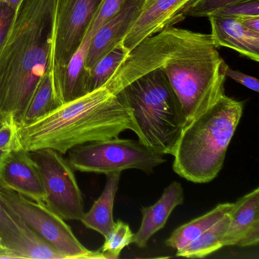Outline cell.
<instances>
[{
    "mask_svg": "<svg viewBox=\"0 0 259 259\" xmlns=\"http://www.w3.org/2000/svg\"><path fill=\"white\" fill-rule=\"evenodd\" d=\"M227 66L210 34L169 26L133 48L104 86L116 95L139 77L160 69L188 121L225 94Z\"/></svg>",
    "mask_w": 259,
    "mask_h": 259,
    "instance_id": "cell-1",
    "label": "cell"
},
{
    "mask_svg": "<svg viewBox=\"0 0 259 259\" xmlns=\"http://www.w3.org/2000/svg\"><path fill=\"white\" fill-rule=\"evenodd\" d=\"M55 0H23L0 47V106L19 121L51 67Z\"/></svg>",
    "mask_w": 259,
    "mask_h": 259,
    "instance_id": "cell-2",
    "label": "cell"
},
{
    "mask_svg": "<svg viewBox=\"0 0 259 259\" xmlns=\"http://www.w3.org/2000/svg\"><path fill=\"white\" fill-rule=\"evenodd\" d=\"M125 130L139 133L130 109L105 86L31 123L18 124L19 142L26 151L50 148L63 155L89 142L118 137Z\"/></svg>",
    "mask_w": 259,
    "mask_h": 259,
    "instance_id": "cell-3",
    "label": "cell"
},
{
    "mask_svg": "<svg viewBox=\"0 0 259 259\" xmlns=\"http://www.w3.org/2000/svg\"><path fill=\"white\" fill-rule=\"evenodd\" d=\"M243 107V102L224 94L202 113L186 121L172 154L174 172L195 183L214 180L224 166Z\"/></svg>",
    "mask_w": 259,
    "mask_h": 259,
    "instance_id": "cell-4",
    "label": "cell"
},
{
    "mask_svg": "<svg viewBox=\"0 0 259 259\" xmlns=\"http://www.w3.org/2000/svg\"><path fill=\"white\" fill-rule=\"evenodd\" d=\"M116 96L131 111L139 142L156 152L172 155L187 120L164 72L151 71Z\"/></svg>",
    "mask_w": 259,
    "mask_h": 259,
    "instance_id": "cell-5",
    "label": "cell"
},
{
    "mask_svg": "<svg viewBox=\"0 0 259 259\" xmlns=\"http://www.w3.org/2000/svg\"><path fill=\"white\" fill-rule=\"evenodd\" d=\"M67 161L74 170L107 175L125 169L152 174L166 161L164 155L147 148L139 141L118 137L95 141L68 151Z\"/></svg>",
    "mask_w": 259,
    "mask_h": 259,
    "instance_id": "cell-6",
    "label": "cell"
},
{
    "mask_svg": "<svg viewBox=\"0 0 259 259\" xmlns=\"http://www.w3.org/2000/svg\"><path fill=\"white\" fill-rule=\"evenodd\" d=\"M0 204L54 245L66 258L104 259L100 250L92 251L84 247L70 226L45 203L37 202L0 186Z\"/></svg>",
    "mask_w": 259,
    "mask_h": 259,
    "instance_id": "cell-7",
    "label": "cell"
},
{
    "mask_svg": "<svg viewBox=\"0 0 259 259\" xmlns=\"http://www.w3.org/2000/svg\"><path fill=\"white\" fill-rule=\"evenodd\" d=\"M101 1L55 0L49 71L56 97L66 65L81 45Z\"/></svg>",
    "mask_w": 259,
    "mask_h": 259,
    "instance_id": "cell-8",
    "label": "cell"
},
{
    "mask_svg": "<svg viewBox=\"0 0 259 259\" xmlns=\"http://www.w3.org/2000/svg\"><path fill=\"white\" fill-rule=\"evenodd\" d=\"M46 194L45 204L65 221H81L84 201L74 169L63 154L45 148L30 152Z\"/></svg>",
    "mask_w": 259,
    "mask_h": 259,
    "instance_id": "cell-9",
    "label": "cell"
},
{
    "mask_svg": "<svg viewBox=\"0 0 259 259\" xmlns=\"http://www.w3.org/2000/svg\"><path fill=\"white\" fill-rule=\"evenodd\" d=\"M0 186L37 202L46 201L38 169L22 145L7 152L0 169Z\"/></svg>",
    "mask_w": 259,
    "mask_h": 259,
    "instance_id": "cell-10",
    "label": "cell"
},
{
    "mask_svg": "<svg viewBox=\"0 0 259 259\" xmlns=\"http://www.w3.org/2000/svg\"><path fill=\"white\" fill-rule=\"evenodd\" d=\"M195 0H150L122 44L131 51L141 41L183 20V13Z\"/></svg>",
    "mask_w": 259,
    "mask_h": 259,
    "instance_id": "cell-11",
    "label": "cell"
},
{
    "mask_svg": "<svg viewBox=\"0 0 259 259\" xmlns=\"http://www.w3.org/2000/svg\"><path fill=\"white\" fill-rule=\"evenodd\" d=\"M145 3V0H126L119 11L92 35L85 60L88 70L122 43L140 16Z\"/></svg>",
    "mask_w": 259,
    "mask_h": 259,
    "instance_id": "cell-12",
    "label": "cell"
},
{
    "mask_svg": "<svg viewBox=\"0 0 259 259\" xmlns=\"http://www.w3.org/2000/svg\"><path fill=\"white\" fill-rule=\"evenodd\" d=\"M258 242L259 189L256 188L235 202L223 244L224 247H248Z\"/></svg>",
    "mask_w": 259,
    "mask_h": 259,
    "instance_id": "cell-13",
    "label": "cell"
},
{
    "mask_svg": "<svg viewBox=\"0 0 259 259\" xmlns=\"http://www.w3.org/2000/svg\"><path fill=\"white\" fill-rule=\"evenodd\" d=\"M212 40L217 48H230L254 62L259 61V34L243 26L237 18L210 15Z\"/></svg>",
    "mask_w": 259,
    "mask_h": 259,
    "instance_id": "cell-14",
    "label": "cell"
},
{
    "mask_svg": "<svg viewBox=\"0 0 259 259\" xmlns=\"http://www.w3.org/2000/svg\"><path fill=\"white\" fill-rule=\"evenodd\" d=\"M183 202L184 193L181 184L179 182H172L163 190L155 204L142 209V224L134 234L133 242L139 248H145L149 239L163 228L174 209Z\"/></svg>",
    "mask_w": 259,
    "mask_h": 259,
    "instance_id": "cell-15",
    "label": "cell"
},
{
    "mask_svg": "<svg viewBox=\"0 0 259 259\" xmlns=\"http://www.w3.org/2000/svg\"><path fill=\"white\" fill-rule=\"evenodd\" d=\"M90 40V36L85 34L81 45L66 65L57 92V100L60 104L69 102L91 92L89 71L85 66Z\"/></svg>",
    "mask_w": 259,
    "mask_h": 259,
    "instance_id": "cell-16",
    "label": "cell"
},
{
    "mask_svg": "<svg viewBox=\"0 0 259 259\" xmlns=\"http://www.w3.org/2000/svg\"><path fill=\"white\" fill-rule=\"evenodd\" d=\"M105 188L101 196L95 201L89 212H84L81 222L91 230L106 237L114 224L113 206L115 197L119 189L121 172L107 174Z\"/></svg>",
    "mask_w": 259,
    "mask_h": 259,
    "instance_id": "cell-17",
    "label": "cell"
},
{
    "mask_svg": "<svg viewBox=\"0 0 259 259\" xmlns=\"http://www.w3.org/2000/svg\"><path fill=\"white\" fill-rule=\"evenodd\" d=\"M234 206L235 203L219 204L205 214L180 226L166 239V245L177 250V251H180L202 234L206 230L222 219L224 215L230 212Z\"/></svg>",
    "mask_w": 259,
    "mask_h": 259,
    "instance_id": "cell-18",
    "label": "cell"
},
{
    "mask_svg": "<svg viewBox=\"0 0 259 259\" xmlns=\"http://www.w3.org/2000/svg\"><path fill=\"white\" fill-rule=\"evenodd\" d=\"M60 105L61 104L57 100L54 92L52 74L48 70L34 88L18 124L25 125L31 123Z\"/></svg>",
    "mask_w": 259,
    "mask_h": 259,
    "instance_id": "cell-19",
    "label": "cell"
},
{
    "mask_svg": "<svg viewBox=\"0 0 259 259\" xmlns=\"http://www.w3.org/2000/svg\"><path fill=\"white\" fill-rule=\"evenodd\" d=\"M233 209L187 246L177 251V256L188 258H202L224 248L223 239L230 225Z\"/></svg>",
    "mask_w": 259,
    "mask_h": 259,
    "instance_id": "cell-20",
    "label": "cell"
},
{
    "mask_svg": "<svg viewBox=\"0 0 259 259\" xmlns=\"http://www.w3.org/2000/svg\"><path fill=\"white\" fill-rule=\"evenodd\" d=\"M15 254L16 258L66 259L63 253L25 224Z\"/></svg>",
    "mask_w": 259,
    "mask_h": 259,
    "instance_id": "cell-21",
    "label": "cell"
},
{
    "mask_svg": "<svg viewBox=\"0 0 259 259\" xmlns=\"http://www.w3.org/2000/svg\"><path fill=\"white\" fill-rule=\"evenodd\" d=\"M130 51L122 43L100 59L89 70L90 92L104 87L116 69L127 58Z\"/></svg>",
    "mask_w": 259,
    "mask_h": 259,
    "instance_id": "cell-22",
    "label": "cell"
},
{
    "mask_svg": "<svg viewBox=\"0 0 259 259\" xmlns=\"http://www.w3.org/2000/svg\"><path fill=\"white\" fill-rule=\"evenodd\" d=\"M100 251L104 259H117L125 247L133 242L134 233L128 224L122 221L114 223Z\"/></svg>",
    "mask_w": 259,
    "mask_h": 259,
    "instance_id": "cell-23",
    "label": "cell"
},
{
    "mask_svg": "<svg viewBox=\"0 0 259 259\" xmlns=\"http://www.w3.org/2000/svg\"><path fill=\"white\" fill-rule=\"evenodd\" d=\"M24 224L13 217L2 204H0V242L4 248L13 253L20 243L22 237Z\"/></svg>",
    "mask_w": 259,
    "mask_h": 259,
    "instance_id": "cell-24",
    "label": "cell"
},
{
    "mask_svg": "<svg viewBox=\"0 0 259 259\" xmlns=\"http://www.w3.org/2000/svg\"><path fill=\"white\" fill-rule=\"evenodd\" d=\"M248 0H195L190 7L183 12V18L207 17L221 9Z\"/></svg>",
    "mask_w": 259,
    "mask_h": 259,
    "instance_id": "cell-25",
    "label": "cell"
},
{
    "mask_svg": "<svg viewBox=\"0 0 259 259\" xmlns=\"http://www.w3.org/2000/svg\"><path fill=\"white\" fill-rule=\"evenodd\" d=\"M125 1L126 0H102L86 34L92 37L107 21L119 11Z\"/></svg>",
    "mask_w": 259,
    "mask_h": 259,
    "instance_id": "cell-26",
    "label": "cell"
},
{
    "mask_svg": "<svg viewBox=\"0 0 259 259\" xmlns=\"http://www.w3.org/2000/svg\"><path fill=\"white\" fill-rule=\"evenodd\" d=\"M21 145L18 135V122L13 116L0 125V151H10Z\"/></svg>",
    "mask_w": 259,
    "mask_h": 259,
    "instance_id": "cell-27",
    "label": "cell"
},
{
    "mask_svg": "<svg viewBox=\"0 0 259 259\" xmlns=\"http://www.w3.org/2000/svg\"><path fill=\"white\" fill-rule=\"evenodd\" d=\"M212 15L242 18L259 16V0H248L224 7Z\"/></svg>",
    "mask_w": 259,
    "mask_h": 259,
    "instance_id": "cell-28",
    "label": "cell"
},
{
    "mask_svg": "<svg viewBox=\"0 0 259 259\" xmlns=\"http://www.w3.org/2000/svg\"><path fill=\"white\" fill-rule=\"evenodd\" d=\"M16 14V10L0 1V47L10 30Z\"/></svg>",
    "mask_w": 259,
    "mask_h": 259,
    "instance_id": "cell-29",
    "label": "cell"
},
{
    "mask_svg": "<svg viewBox=\"0 0 259 259\" xmlns=\"http://www.w3.org/2000/svg\"><path fill=\"white\" fill-rule=\"evenodd\" d=\"M225 75L226 76L232 78L236 82L245 86V88L253 91V92H259L258 80L254 77L250 76V75L242 73L239 71L233 70L228 66L226 68Z\"/></svg>",
    "mask_w": 259,
    "mask_h": 259,
    "instance_id": "cell-30",
    "label": "cell"
},
{
    "mask_svg": "<svg viewBox=\"0 0 259 259\" xmlns=\"http://www.w3.org/2000/svg\"><path fill=\"white\" fill-rule=\"evenodd\" d=\"M237 19L247 29L259 34V16H248Z\"/></svg>",
    "mask_w": 259,
    "mask_h": 259,
    "instance_id": "cell-31",
    "label": "cell"
},
{
    "mask_svg": "<svg viewBox=\"0 0 259 259\" xmlns=\"http://www.w3.org/2000/svg\"><path fill=\"white\" fill-rule=\"evenodd\" d=\"M0 258H15L13 253L4 248L1 242H0Z\"/></svg>",
    "mask_w": 259,
    "mask_h": 259,
    "instance_id": "cell-32",
    "label": "cell"
},
{
    "mask_svg": "<svg viewBox=\"0 0 259 259\" xmlns=\"http://www.w3.org/2000/svg\"><path fill=\"white\" fill-rule=\"evenodd\" d=\"M0 1L5 3L7 5L12 7L13 10L17 11L18 8H19V6L21 5L23 0H0Z\"/></svg>",
    "mask_w": 259,
    "mask_h": 259,
    "instance_id": "cell-33",
    "label": "cell"
},
{
    "mask_svg": "<svg viewBox=\"0 0 259 259\" xmlns=\"http://www.w3.org/2000/svg\"><path fill=\"white\" fill-rule=\"evenodd\" d=\"M7 152H8V151H0V169H1V166H2L3 162H4V158H5Z\"/></svg>",
    "mask_w": 259,
    "mask_h": 259,
    "instance_id": "cell-34",
    "label": "cell"
},
{
    "mask_svg": "<svg viewBox=\"0 0 259 259\" xmlns=\"http://www.w3.org/2000/svg\"><path fill=\"white\" fill-rule=\"evenodd\" d=\"M148 1H150V0H145V2H148Z\"/></svg>",
    "mask_w": 259,
    "mask_h": 259,
    "instance_id": "cell-35",
    "label": "cell"
}]
</instances>
